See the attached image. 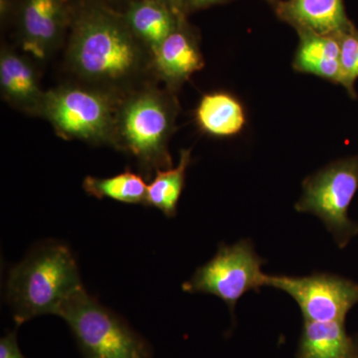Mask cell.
Segmentation results:
<instances>
[{
	"mask_svg": "<svg viewBox=\"0 0 358 358\" xmlns=\"http://www.w3.org/2000/svg\"><path fill=\"white\" fill-rule=\"evenodd\" d=\"M67 64L89 86L122 98L145 83L152 55L129 27L124 14L105 0L71 6Z\"/></svg>",
	"mask_w": 358,
	"mask_h": 358,
	"instance_id": "6da1fadb",
	"label": "cell"
},
{
	"mask_svg": "<svg viewBox=\"0 0 358 358\" xmlns=\"http://www.w3.org/2000/svg\"><path fill=\"white\" fill-rule=\"evenodd\" d=\"M178 100L173 92L145 84L122 96L112 145L128 152L145 173L173 166L169 143L176 131Z\"/></svg>",
	"mask_w": 358,
	"mask_h": 358,
	"instance_id": "7a4b0ae2",
	"label": "cell"
},
{
	"mask_svg": "<svg viewBox=\"0 0 358 358\" xmlns=\"http://www.w3.org/2000/svg\"><path fill=\"white\" fill-rule=\"evenodd\" d=\"M84 288L74 256L67 246L40 245L10 271L6 298L16 327L44 315H57L70 296Z\"/></svg>",
	"mask_w": 358,
	"mask_h": 358,
	"instance_id": "3957f363",
	"label": "cell"
},
{
	"mask_svg": "<svg viewBox=\"0 0 358 358\" xmlns=\"http://www.w3.org/2000/svg\"><path fill=\"white\" fill-rule=\"evenodd\" d=\"M57 315L69 327L83 358H152L147 339L85 288L70 296Z\"/></svg>",
	"mask_w": 358,
	"mask_h": 358,
	"instance_id": "277c9868",
	"label": "cell"
},
{
	"mask_svg": "<svg viewBox=\"0 0 358 358\" xmlns=\"http://www.w3.org/2000/svg\"><path fill=\"white\" fill-rule=\"evenodd\" d=\"M121 99L83 83L61 85L45 92L40 117L64 140L112 145Z\"/></svg>",
	"mask_w": 358,
	"mask_h": 358,
	"instance_id": "5b68a950",
	"label": "cell"
},
{
	"mask_svg": "<svg viewBox=\"0 0 358 358\" xmlns=\"http://www.w3.org/2000/svg\"><path fill=\"white\" fill-rule=\"evenodd\" d=\"M358 190V155L336 160L308 176L296 204L299 212L322 219L336 243L343 248L358 233L348 217V208Z\"/></svg>",
	"mask_w": 358,
	"mask_h": 358,
	"instance_id": "8992f818",
	"label": "cell"
},
{
	"mask_svg": "<svg viewBox=\"0 0 358 358\" xmlns=\"http://www.w3.org/2000/svg\"><path fill=\"white\" fill-rule=\"evenodd\" d=\"M262 265V259L248 240L221 246L216 255L182 285V289L186 293L218 296L233 312L237 301L247 292L259 291L261 287L267 286L268 275L263 274Z\"/></svg>",
	"mask_w": 358,
	"mask_h": 358,
	"instance_id": "52a82bcc",
	"label": "cell"
},
{
	"mask_svg": "<svg viewBox=\"0 0 358 358\" xmlns=\"http://www.w3.org/2000/svg\"><path fill=\"white\" fill-rule=\"evenodd\" d=\"M267 286L289 294L298 303L306 322H345L358 303V285L334 275H268Z\"/></svg>",
	"mask_w": 358,
	"mask_h": 358,
	"instance_id": "ba28073f",
	"label": "cell"
},
{
	"mask_svg": "<svg viewBox=\"0 0 358 358\" xmlns=\"http://www.w3.org/2000/svg\"><path fill=\"white\" fill-rule=\"evenodd\" d=\"M71 16L68 0H20L16 26L21 46L34 57L48 58L62 43Z\"/></svg>",
	"mask_w": 358,
	"mask_h": 358,
	"instance_id": "9c48e42d",
	"label": "cell"
},
{
	"mask_svg": "<svg viewBox=\"0 0 358 358\" xmlns=\"http://www.w3.org/2000/svg\"><path fill=\"white\" fill-rule=\"evenodd\" d=\"M204 67L199 38L186 16L152 53V68L171 92L178 90L197 71Z\"/></svg>",
	"mask_w": 358,
	"mask_h": 358,
	"instance_id": "30bf717a",
	"label": "cell"
},
{
	"mask_svg": "<svg viewBox=\"0 0 358 358\" xmlns=\"http://www.w3.org/2000/svg\"><path fill=\"white\" fill-rule=\"evenodd\" d=\"M0 88L2 96L15 109L26 114H41L45 92L32 63L8 47L0 53Z\"/></svg>",
	"mask_w": 358,
	"mask_h": 358,
	"instance_id": "8fae6325",
	"label": "cell"
},
{
	"mask_svg": "<svg viewBox=\"0 0 358 358\" xmlns=\"http://www.w3.org/2000/svg\"><path fill=\"white\" fill-rule=\"evenodd\" d=\"M275 13L294 29H307L322 35L345 31L352 25L343 0H268Z\"/></svg>",
	"mask_w": 358,
	"mask_h": 358,
	"instance_id": "7c38bea8",
	"label": "cell"
},
{
	"mask_svg": "<svg viewBox=\"0 0 358 358\" xmlns=\"http://www.w3.org/2000/svg\"><path fill=\"white\" fill-rule=\"evenodd\" d=\"M122 14L136 38L152 55L186 16L176 13L159 0H131Z\"/></svg>",
	"mask_w": 358,
	"mask_h": 358,
	"instance_id": "4fadbf2b",
	"label": "cell"
},
{
	"mask_svg": "<svg viewBox=\"0 0 358 358\" xmlns=\"http://www.w3.org/2000/svg\"><path fill=\"white\" fill-rule=\"evenodd\" d=\"M298 34L300 42L294 59V69L339 85L341 68L338 38L307 29L298 30Z\"/></svg>",
	"mask_w": 358,
	"mask_h": 358,
	"instance_id": "5bb4252c",
	"label": "cell"
},
{
	"mask_svg": "<svg viewBox=\"0 0 358 358\" xmlns=\"http://www.w3.org/2000/svg\"><path fill=\"white\" fill-rule=\"evenodd\" d=\"M195 120L202 131L217 138L235 136L246 124L242 103L224 92L206 94L195 110Z\"/></svg>",
	"mask_w": 358,
	"mask_h": 358,
	"instance_id": "9a60e30c",
	"label": "cell"
},
{
	"mask_svg": "<svg viewBox=\"0 0 358 358\" xmlns=\"http://www.w3.org/2000/svg\"><path fill=\"white\" fill-rule=\"evenodd\" d=\"M345 322H306L301 343V358H352V343Z\"/></svg>",
	"mask_w": 358,
	"mask_h": 358,
	"instance_id": "2e32d148",
	"label": "cell"
},
{
	"mask_svg": "<svg viewBox=\"0 0 358 358\" xmlns=\"http://www.w3.org/2000/svg\"><path fill=\"white\" fill-rule=\"evenodd\" d=\"M192 160V150H182L176 167L159 169L154 180L148 185L145 205L159 209L167 217H173L183 186L185 182L186 169Z\"/></svg>",
	"mask_w": 358,
	"mask_h": 358,
	"instance_id": "e0dca14e",
	"label": "cell"
},
{
	"mask_svg": "<svg viewBox=\"0 0 358 358\" xmlns=\"http://www.w3.org/2000/svg\"><path fill=\"white\" fill-rule=\"evenodd\" d=\"M85 192L98 199H110L122 203L145 204L148 185L140 174L127 171L109 178L87 176L83 181Z\"/></svg>",
	"mask_w": 358,
	"mask_h": 358,
	"instance_id": "ac0fdd59",
	"label": "cell"
},
{
	"mask_svg": "<svg viewBox=\"0 0 358 358\" xmlns=\"http://www.w3.org/2000/svg\"><path fill=\"white\" fill-rule=\"evenodd\" d=\"M341 46V81L348 95L357 98L355 82L358 79V30L355 25L336 35Z\"/></svg>",
	"mask_w": 358,
	"mask_h": 358,
	"instance_id": "d6986e66",
	"label": "cell"
},
{
	"mask_svg": "<svg viewBox=\"0 0 358 358\" xmlns=\"http://www.w3.org/2000/svg\"><path fill=\"white\" fill-rule=\"evenodd\" d=\"M0 358H26L18 345L16 331L0 338Z\"/></svg>",
	"mask_w": 358,
	"mask_h": 358,
	"instance_id": "ffe728a7",
	"label": "cell"
},
{
	"mask_svg": "<svg viewBox=\"0 0 358 358\" xmlns=\"http://www.w3.org/2000/svg\"><path fill=\"white\" fill-rule=\"evenodd\" d=\"M226 1H229V0H187V13L206 8V7L223 3Z\"/></svg>",
	"mask_w": 358,
	"mask_h": 358,
	"instance_id": "44dd1931",
	"label": "cell"
},
{
	"mask_svg": "<svg viewBox=\"0 0 358 358\" xmlns=\"http://www.w3.org/2000/svg\"><path fill=\"white\" fill-rule=\"evenodd\" d=\"M180 15H187V0H159Z\"/></svg>",
	"mask_w": 358,
	"mask_h": 358,
	"instance_id": "7402d4cb",
	"label": "cell"
},
{
	"mask_svg": "<svg viewBox=\"0 0 358 358\" xmlns=\"http://www.w3.org/2000/svg\"><path fill=\"white\" fill-rule=\"evenodd\" d=\"M14 0H0V15L1 20H6L13 10Z\"/></svg>",
	"mask_w": 358,
	"mask_h": 358,
	"instance_id": "603a6c76",
	"label": "cell"
},
{
	"mask_svg": "<svg viewBox=\"0 0 358 358\" xmlns=\"http://www.w3.org/2000/svg\"><path fill=\"white\" fill-rule=\"evenodd\" d=\"M106 2L108 1V0H105ZM110 1H124V0H110ZM126 1H128V3L131 1V0H126Z\"/></svg>",
	"mask_w": 358,
	"mask_h": 358,
	"instance_id": "cb8c5ba5",
	"label": "cell"
}]
</instances>
